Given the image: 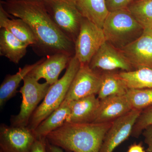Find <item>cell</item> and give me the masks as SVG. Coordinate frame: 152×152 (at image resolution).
<instances>
[{"mask_svg":"<svg viewBox=\"0 0 152 152\" xmlns=\"http://www.w3.org/2000/svg\"><path fill=\"white\" fill-rule=\"evenodd\" d=\"M75 2L84 18L102 28L110 12L106 0H75Z\"/></svg>","mask_w":152,"mask_h":152,"instance_id":"cell-20","label":"cell"},{"mask_svg":"<svg viewBox=\"0 0 152 152\" xmlns=\"http://www.w3.org/2000/svg\"><path fill=\"white\" fill-rule=\"evenodd\" d=\"M72 57L63 53L48 56L28 75L38 81L45 79L46 83L52 86L58 81L60 74L67 67Z\"/></svg>","mask_w":152,"mask_h":152,"instance_id":"cell-13","label":"cell"},{"mask_svg":"<svg viewBox=\"0 0 152 152\" xmlns=\"http://www.w3.org/2000/svg\"><path fill=\"white\" fill-rule=\"evenodd\" d=\"M0 5L9 15L26 22L35 37L34 47L38 54L63 53L75 56V43L55 25L42 0H1Z\"/></svg>","mask_w":152,"mask_h":152,"instance_id":"cell-1","label":"cell"},{"mask_svg":"<svg viewBox=\"0 0 152 152\" xmlns=\"http://www.w3.org/2000/svg\"><path fill=\"white\" fill-rule=\"evenodd\" d=\"M113 122L102 124L65 123L46 138L50 143L68 151L99 152L104 137Z\"/></svg>","mask_w":152,"mask_h":152,"instance_id":"cell-2","label":"cell"},{"mask_svg":"<svg viewBox=\"0 0 152 152\" xmlns=\"http://www.w3.org/2000/svg\"><path fill=\"white\" fill-rule=\"evenodd\" d=\"M88 65L95 70L100 69L113 72L121 69L123 72H129L134 70L119 49L107 42L96 53Z\"/></svg>","mask_w":152,"mask_h":152,"instance_id":"cell-12","label":"cell"},{"mask_svg":"<svg viewBox=\"0 0 152 152\" xmlns=\"http://www.w3.org/2000/svg\"><path fill=\"white\" fill-rule=\"evenodd\" d=\"M101 80V75L88 64H80L64 102H72L91 95H97Z\"/></svg>","mask_w":152,"mask_h":152,"instance_id":"cell-9","label":"cell"},{"mask_svg":"<svg viewBox=\"0 0 152 152\" xmlns=\"http://www.w3.org/2000/svg\"><path fill=\"white\" fill-rule=\"evenodd\" d=\"M129 89L152 88V69L141 68L118 73Z\"/></svg>","mask_w":152,"mask_h":152,"instance_id":"cell-22","label":"cell"},{"mask_svg":"<svg viewBox=\"0 0 152 152\" xmlns=\"http://www.w3.org/2000/svg\"><path fill=\"white\" fill-rule=\"evenodd\" d=\"M44 58L32 64L20 68L16 73L7 75L0 86V107L2 108L6 103L14 97L18 93V88L22 80L36 66L45 60Z\"/></svg>","mask_w":152,"mask_h":152,"instance_id":"cell-18","label":"cell"},{"mask_svg":"<svg viewBox=\"0 0 152 152\" xmlns=\"http://www.w3.org/2000/svg\"><path fill=\"white\" fill-rule=\"evenodd\" d=\"M11 17L0 5V28L6 29L20 40L34 48L37 40L28 25L22 19Z\"/></svg>","mask_w":152,"mask_h":152,"instance_id":"cell-16","label":"cell"},{"mask_svg":"<svg viewBox=\"0 0 152 152\" xmlns=\"http://www.w3.org/2000/svg\"><path fill=\"white\" fill-rule=\"evenodd\" d=\"M119 50L134 70L152 69V29H144L139 38Z\"/></svg>","mask_w":152,"mask_h":152,"instance_id":"cell-10","label":"cell"},{"mask_svg":"<svg viewBox=\"0 0 152 152\" xmlns=\"http://www.w3.org/2000/svg\"><path fill=\"white\" fill-rule=\"evenodd\" d=\"M48 13L57 28L75 43L84 18L75 0H43Z\"/></svg>","mask_w":152,"mask_h":152,"instance_id":"cell-5","label":"cell"},{"mask_svg":"<svg viewBox=\"0 0 152 152\" xmlns=\"http://www.w3.org/2000/svg\"><path fill=\"white\" fill-rule=\"evenodd\" d=\"M23 81V85L20 90L23 98L20 110L18 115L12 116L10 120L11 126H28L33 114L44 99L51 86L46 82L40 83L28 75Z\"/></svg>","mask_w":152,"mask_h":152,"instance_id":"cell-6","label":"cell"},{"mask_svg":"<svg viewBox=\"0 0 152 152\" xmlns=\"http://www.w3.org/2000/svg\"><path fill=\"white\" fill-rule=\"evenodd\" d=\"M101 83L98 94L100 100L115 96H123L126 94L129 88L118 73L107 72L101 75Z\"/></svg>","mask_w":152,"mask_h":152,"instance_id":"cell-21","label":"cell"},{"mask_svg":"<svg viewBox=\"0 0 152 152\" xmlns=\"http://www.w3.org/2000/svg\"><path fill=\"white\" fill-rule=\"evenodd\" d=\"M135 0H106L109 12L127 9Z\"/></svg>","mask_w":152,"mask_h":152,"instance_id":"cell-26","label":"cell"},{"mask_svg":"<svg viewBox=\"0 0 152 152\" xmlns=\"http://www.w3.org/2000/svg\"><path fill=\"white\" fill-rule=\"evenodd\" d=\"M132 110L126 95L115 96L100 100L92 123L111 122Z\"/></svg>","mask_w":152,"mask_h":152,"instance_id":"cell-14","label":"cell"},{"mask_svg":"<svg viewBox=\"0 0 152 152\" xmlns=\"http://www.w3.org/2000/svg\"><path fill=\"white\" fill-rule=\"evenodd\" d=\"M70 113V102H63L61 106L34 130L37 138L46 137L53 131L61 127L66 121Z\"/></svg>","mask_w":152,"mask_h":152,"instance_id":"cell-19","label":"cell"},{"mask_svg":"<svg viewBox=\"0 0 152 152\" xmlns=\"http://www.w3.org/2000/svg\"><path fill=\"white\" fill-rule=\"evenodd\" d=\"M152 125V106L141 112L132 132L131 136L138 138L147 127Z\"/></svg>","mask_w":152,"mask_h":152,"instance_id":"cell-25","label":"cell"},{"mask_svg":"<svg viewBox=\"0 0 152 152\" xmlns=\"http://www.w3.org/2000/svg\"><path fill=\"white\" fill-rule=\"evenodd\" d=\"M28 46L4 28L0 29V55L18 64L26 56Z\"/></svg>","mask_w":152,"mask_h":152,"instance_id":"cell-17","label":"cell"},{"mask_svg":"<svg viewBox=\"0 0 152 152\" xmlns=\"http://www.w3.org/2000/svg\"><path fill=\"white\" fill-rule=\"evenodd\" d=\"M142 111L132 109L114 121L106 134L99 152H113L131 136L134 125Z\"/></svg>","mask_w":152,"mask_h":152,"instance_id":"cell-11","label":"cell"},{"mask_svg":"<svg viewBox=\"0 0 152 152\" xmlns=\"http://www.w3.org/2000/svg\"><path fill=\"white\" fill-rule=\"evenodd\" d=\"M102 29L106 42L120 49L139 38L144 28L127 8L110 12Z\"/></svg>","mask_w":152,"mask_h":152,"instance_id":"cell-3","label":"cell"},{"mask_svg":"<svg viewBox=\"0 0 152 152\" xmlns=\"http://www.w3.org/2000/svg\"><path fill=\"white\" fill-rule=\"evenodd\" d=\"M0 152H3L2 151H1V150H0Z\"/></svg>","mask_w":152,"mask_h":152,"instance_id":"cell-31","label":"cell"},{"mask_svg":"<svg viewBox=\"0 0 152 152\" xmlns=\"http://www.w3.org/2000/svg\"><path fill=\"white\" fill-rule=\"evenodd\" d=\"M100 100L96 95L70 102V113L66 123H92L99 108Z\"/></svg>","mask_w":152,"mask_h":152,"instance_id":"cell-15","label":"cell"},{"mask_svg":"<svg viewBox=\"0 0 152 152\" xmlns=\"http://www.w3.org/2000/svg\"><path fill=\"white\" fill-rule=\"evenodd\" d=\"M42 1H43V0H42Z\"/></svg>","mask_w":152,"mask_h":152,"instance_id":"cell-33","label":"cell"},{"mask_svg":"<svg viewBox=\"0 0 152 152\" xmlns=\"http://www.w3.org/2000/svg\"><path fill=\"white\" fill-rule=\"evenodd\" d=\"M30 152H48L46 138L37 139Z\"/></svg>","mask_w":152,"mask_h":152,"instance_id":"cell-27","label":"cell"},{"mask_svg":"<svg viewBox=\"0 0 152 152\" xmlns=\"http://www.w3.org/2000/svg\"><path fill=\"white\" fill-rule=\"evenodd\" d=\"M126 96L132 109L142 111L152 106V88L129 89Z\"/></svg>","mask_w":152,"mask_h":152,"instance_id":"cell-24","label":"cell"},{"mask_svg":"<svg viewBox=\"0 0 152 152\" xmlns=\"http://www.w3.org/2000/svg\"><path fill=\"white\" fill-rule=\"evenodd\" d=\"M151 29H152V28H151Z\"/></svg>","mask_w":152,"mask_h":152,"instance_id":"cell-32","label":"cell"},{"mask_svg":"<svg viewBox=\"0 0 152 152\" xmlns=\"http://www.w3.org/2000/svg\"><path fill=\"white\" fill-rule=\"evenodd\" d=\"M80 64L75 56L72 57L64 76L50 86L42 103L33 114L28 126L30 129L34 130L61 105Z\"/></svg>","mask_w":152,"mask_h":152,"instance_id":"cell-4","label":"cell"},{"mask_svg":"<svg viewBox=\"0 0 152 152\" xmlns=\"http://www.w3.org/2000/svg\"><path fill=\"white\" fill-rule=\"evenodd\" d=\"M106 42L102 28L83 18L75 43V56L81 64H89L93 56Z\"/></svg>","mask_w":152,"mask_h":152,"instance_id":"cell-7","label":"cell"},{"mask_svg":"<svg viewBox=\"0 0 152 152\" xmlns=\"http://www.w3.org/2000/svg\"><path fill=\"white\" fill-rule=\"evenodd\" d=\"M47 149L48 152H65L62 149L50 143L47 140Z\"/></svg>","mask_w":152,"mask_h":152,"instance_id":"cell-30","label":"cell"},{"mask_svg":"<svg viewBox=\"0 0 152 152\" xmlns=\"http://www.w3.org/2000/svg\"><path fill=\"white\" fill-rule=\"evenodd\" d=\"M144 142L147 146L146 151L152 152V125L146 128L142 133Z\"/></svg>","mask_w":152,"mask_h":152,"instance_id":"cell-28","label":"cell"},{"mask_svg":"<svg viewBox=\"0 0 152 152\" xmlns=\"http://www.w3.org/2000/svg\"><path fill=\"white\" fill-rule=\"evenodd\" d=\"M37 139L34 131L28 126H0V150L3 152H30Z\"/></svg>","mask_w":152,"mask_h":152,"instance_id":"cell-8","label":"cell"},{"mask_svg":"<svg viewBox=\"0 0 152 152\" xmlns=\"http://www.w3.org/2000/svg\"><path fill=\"white\" fill-rule=\"evenodd\" d=\"M128 10L144 29L152 28V0H135Z\"/></svg>","mask_w":152,"mask_h":152,"instance_id":"cell-23","label":"cell"},{"mask_svg":"<svg viewBox=\"0 0 152 152\" xmlns=\"http://www.w3.org/2000/svg\"><path fill=\"white\" fill-rule=\"evenodd\" d=\"M127 152H146L141 143H134L131 145Z\"/></svg>","mask_w":152,"mask_h":152,"instance_id":"cell-29","label":"cell"}]
</instances>
